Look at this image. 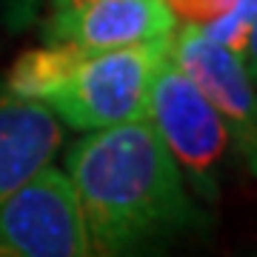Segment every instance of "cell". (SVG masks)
<instances>
[{"label":"cell","instance_id":"obj_3","mask_svg":"<svg viewBox=\"0 0 257 257\" xmlns=\"http://www.w3.org/2000/svg\"><path fill=\"white\" fill-rule=\"evenodd\" d=\"M146 117L175 157L194 197L209 203L217 200L220 169L231 152L229 128L209 94L172 57V49L155 72Z\"/></svg>","mask_w":257,"mask_h":257},{"label":"cell","instance_id":"obj_4","mask_svg":"<svg viewBox=\"0 0 257 257\" xmlns=\"http://www.w3.org/2000/svg\"><path fill=\"white\" fill-rule=\"evenodd\" d=\"M80 203L63 169L43 166L0 203V257H92Z\"/></svg>","mask_w":257,"mask_h":257},{"label":"cell","instance_id":"obj_1","mask_svg":"<svg viewBox=\"0 0 257 257\" xmlns=\"http://www.w3.org/2000/svg\"><path fill=\"white\" fill-rule=\"evenodd\" d=\"M63 172L97 257L157 251L209 226L206 209L146 114L83 132L66 152Z\"/></svg>","mask_w":257,"mask_h":257},{"label":"cell","instance_id":"obj_7","mask_svg":"<svg viewBox=\"0 0 257 257\" xmlns=\"http://www.w3.org/2000/svg\"><path fill=\"white\" fill-rule=\"evenodd\" d=\"M63 123L35 100L0 92V203L55 160Z\"/></svg>","mask_w":257,"mask_h":257},{"label":"cell","instance_id":"obj_9","mask_svg":"<svg viewBox=\"0 0 257 257\" xmlns=\"http://www.w3.org/2000/svg\"><path fill=\"white\" fill-rule=\"evenodd\" d=\"M46 0H0V23L9 32H26L43 18Z\"/></svg>","mask_w":257,"mask_h":257},{"label":"cell","instance_id":"obj_5","mask_svg":"<svg viewBox=\"0 0 257 257\" xmlns=\"http://www.w3.org/2000/svg\"><path fill=\"white\" fill-rule=\"evenodd\" d=\"M172 57L192 74L226 120L231 152L240 155L257 180V83L231 49L217 43L203 26H177Z\"/></svg>","mask_w":257,"mask_h":257},{"label":"cell","instance_id":"obj_6","mask_svg":"<svg viewBox=\"0 0 257 257\" xmlns=\"http://www.w3.org/2000/svg\"><path fill=\"white\" fill-rule=\"evenodd\" d=\"M175 29L177 18L166 0H86L46 12L43 43L106 52L169 37Z\"/></svg>","mask_w":257,"mask_h":257},{"label":"cell","instance_id":"obj_11","mask_svg":"<svg viewBox=\"0 0 257 257\" xmlns=\"http://www.w3.org/2000/svg\"><path fill=\"white\" fill-rule=\"evenodd\" d=\"M77 3H86V0H46V12H52V9H69V6H77Z\"/></svg>","mask_w":257,"mask_h":257},{"label":"cell","instance_id":"obj_10","mask_svg":"<svg viewBox=\"0 0 257 257\" xmlns=\"http://www.w3.org/2000/svg\"><path fill=\"white\" fill-rule=\"evenodd\" d=\"M240 60L246 66V72L251 74V80L257 83V0H254V12H251V23H248V37H246L243 52H240Z\"/></svg>","mask_w":257,"mask_h":257},{"label":"cell","instance_id":"obj_2","mask_svg":"<svg viewBox=\"0 0 257 257\" xmlns=\"http://www.w3.org/2000/svg\"><path fill=\"white\" fill-rule=\"evenodd\" d=\"M172 35L106 52L43 43L12 63L3 92L46 106L66 128L94 132L143 117Z\"/></svg>","mask_w":257,"mask_h":257},{"label":"cell","instance_id":"obj_8","mask_svg":"<svg viewBox=\"0 0 257 257\" xmlns=\"http://www.w3.org/2000/svg\"><path fill=\"white\" fill-rule=\"evenodd\" d=\"M240 0H166L177 26H211L234 12Z\"/></svg>","mask_w":257,"mask_h":257}]
</instances>
